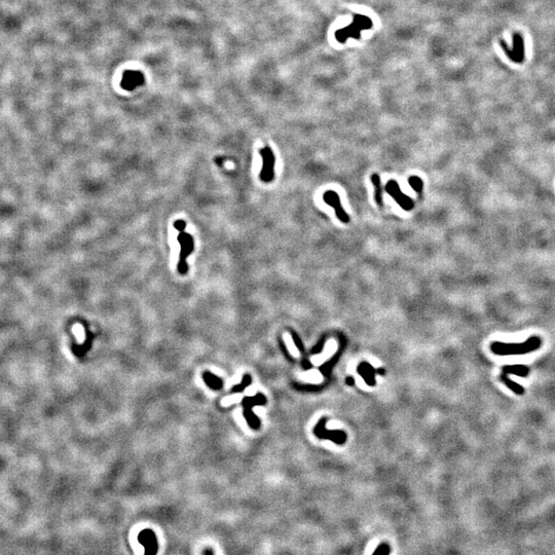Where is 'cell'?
I'll return each instance as SVG.
<instances>
[{
  "instance_id": "obj_17",
  "label": "cell",
  "mask_w": 555,
  "mask_h": 555,
  "mask_svg": "<svg viewBox=\"0 0 555 555\" xmlns=\"http://www.w3.org/2000/svg\"><path fill=\"white\" fill-rule=\"evenodd\" d=\"M251 381H252V379H251V376L248 375V374H246V375L244 376V378H243L241 384L234 386V387L231 389V393L233 394V393L243 392V391L246 389V387H248V386L251 384Z\"/></svg>"
},
{
  "instance_id": "obj_20",
  "label": "cell",
  "mask_w": 555,
  "mask_h": 555,
  "mask_svg": "<svg viewBox=\"0 0 555 555\" xmlns=\"http://www.w3.org/2000/svg\"><path fill=\"white\" fill-rule=\"evenodd\" d=\"M285 339H286L287 343H288V345H289L290 351H291V352H292V354H293L294 356H297V351H296V349L294 348L293 342H291V341H290V338H289V336H288V335H285Z\"/></svg>"
},
{
  "instance_id": "obj_16",
  "label": "cell",
  "mask_w": 555,
  "mask_h": 555,
  "mask_svg": "<svg viewBox=\"0 0 555 555\" xmlns=\"http://www.w3.org/2000/svg\"><path fill=\"white\" fill-rule=\"evenodd\" d=\"M408 183L412 186V188L417 193H420L422 191V188H424V182H422V180L417 176H412L408 179Z\"/></svg>"
},
{
  "instance_id": "obj_6",
  "label": "cell",
  "mask_w": 555,
  "mask_h": 555,
  "mask_svg": "<svg viewBox=\"0 0 555 555\" xmlns=\"http://www.w3.org/2000/svg\"><path fill=\"white\" fill-rule=\"evenodd\" d=\"M267 402V399L261 393L256 394L254 397H246L242 401V405L244 406V416L248 421L250 427L253 429H258L260 426V422L256 416L252 413V408L255 405H264Z\"/></svg>"
},
{
  "instance_id": "obj_1",
  "label": "cell",
  "mask_w": 555,
  "mask_h": 555,
  "mask_svg": "<svg viewBox=\"0 0 555 555\" xmlns=\"http://www.w3.org/2000/svg\"><path fill=\"white\" fill-rule=\"evenodd\" d=\"M542 340L539 336H532L524 342L506 343L494 341L491 345V351L498 356H518L533 353L541 348Z\"/></svg>"
},
{
  "instance_id": "obj_19",
  "label": "cell",
  "mask_w": 555,
  "mask_h": 555,
  "mask_svg": "<svg viewBox=\"0 0 555 555\" xmlns=\"http://www.w3.org/2000/svg\"><path fill=\"white\" fill-rule=\"evenodd\" d=\"M173 226H174V228H175L179 232H181V231H184L185 228H186V222H185L184 220H181V219H180V220H176V221H174Z\"/></svg>"
},
{
  "instance_id": "obj_22",
  "label": "cell",
  "mask_w": 555,
  "mask_h": 555,
  "mask_svg": "<svg viewBox=\"0 0 555 555\" xmlns=\"http://www.w3.org/2000/svg\"><path fill=\"white\" fill-rule=\"evenodd\" d=\"M204 555H214V554H213V551L211 549H206L204 551Z\"/></svg>"
},
{
  "instance_id": "obj_21",
  "label": "cell",
  "mask_w": 555,
  "mask_h": 555,
  "mask_svg": "<svg viewBox=\"0 0 555 555\" xmlns=\"http://www.w3.org/2000/svg\"><path fill=\"white\" fill-rule=\"evenodd\" d=\"M236 400H237V397H231V398H228V399H224V400L222 401V404H223L224 406H226V405H230L231 403H232V402H234V401H236Z\"/></svg>"
},
{
  "instance_id": "obj_7",
  "label": "cell",
  "mask_w": 555,
  "mask_h": 555,
  "mask_svg": "<svg viewBox=\"0 0 555 555\" xmlns=\"http://www.w3.org/2000/svg\"><path fill=\"white\" fill-rule=\"evenodd\" d=\"M387 192L393 197L395 202L397 203L403 210L405 211H412L415 207L414 201L408 195L404 194L401 189L399 184L395 180H389L386 185Z\"/></svg>"
},
{
  "instance_id": "obj_18",
  "label": "cell",
  "mask_w": 555,
  "mask_h": 555,
  "mask_svg": "<svg viewBox=\"0 0 555 555\" xmlns=\"http://www.w3.org/2000/svg\"><path fill=\"white\" fill-rule=\"evenodd\" d=\"M390 553H391L390 545L387 543H382L375 549L372 555H389Z\"/></svg>"
},
{
  "instance_id": "obj_2",
  "label": "cell",
  "mask_w": 555,
  "mask_h": 555,
  "mask_svg": "<svg viewBox=\"0 0 555 555\" xmlns=\"http://www.w3.org/2000/svg\"><path fill=\"white\" fill-rule=\"evenodd\" d=\"M372 27V21L366 16L356 15L354 17V22L349 25L348 27L342 28L336 31L335 37L339 43H346L348 38L352 37L355 39L360 38V32L362 30L370 29Z\"/></svg>"
},
{
  "instance_id": "obj_15",
  "label": "cell",
  "mask_w": 555,
  "mask_h": 555,
  "mask_svg": "<svg viewBox=\"0 0 555 555\" xmlns=\"http://www.w3.org/2000/svg\"><path fill=\"white\" fill-rule=\"evenodd\" d=\"M371 182L374 186V200L378 206H382V186L379 176L377 174H373L371 176Z\"/></svg>"
},
{
  "instance_id": "obj_13",
  "label": "cell",
  "mask_w": 555,
  "mask_h": 555,
  "mask_svg": "<svg viewBox=\"0 0 555 555\" xmlns=\"http://www.w3.org/2000/svg\"><path fill=\"white\" fill-rule=\"evenodd\" d=\"M500 379H501V381L503 382V384H504L508 389H510V390H511L512 392H514L515 394H517V395H523V394H524V388H523L521 385H519L518 382L514 381V380H512L511 378H509L508 374L502 373V374L500 375Z\"/></svg>"
},
{
  "instance_id": "obj_14",
  "label": "cell",
  "mask_w": 555,
  "mask_h": 555,
  "mask_svg": "<svg viewBox=\"0 0 555 555\" xmlns=\"http://www.w3.org/2000/svg\"><path fill=\"white\" fill-rule=\"evenodd\" d=\"M203 378H204V381L206 382V385L211 389L220 390L222 388V380L211 372H208V371L205 372L203 374Z\"/></svg>"
},
{
  "instance_id": "obj_10",
  "label": "cell",
  "mask_w": 555,
  "mask_h": 555,
  "mask_svg": "<svg viewBox=\"0 0 555 555\" xmlns=\"http://www.w3.org/2000/svg\"><path fill=\"white\" fill-rule=\"evenodd\" d=\"M145 78L139 71L129 70L124 73L121 86L126 91H134L135 89L144 85Z\"/></svg>"
},
{
  "instance_id": "obj_23",
  "label": "cell",
  "mask_w": 555,
  "mask_h": 555,
  "mask_svg": "<svg viewBox=\"0 0 555 555\" xmlns=\"http://www.w3.org/2000/svg\"><path fill=\"white\" fill-rule=\"evenodd\" d=\"M347 382H348V384H349V385H353V384H354V379H353V377H348V379H347Z\"/></svg>"
},
{
  "instance_id": "obj_9",
  "label": "cell",
  "mask_w": 555,
  "mask_h": 555,
  "mask_svg": "<svg viewBox=\"0 0 555 555\" xmlns=\"http://www.w3.org/2000/svg\"><path fill=\"white\" fill-rule=\"evenodd\" d=\"M138 541L145 549L144 555H156L158 549L157 540L151 530H143L138 536Z\"/></svg>"
},
{
  "instance_id": "obj_5",
  "label": "cell",
  "mask_w": 555,
  "mask_h": 555,
  "mask_svg": "<svg viewBox=\"0 0 555 555\" xmlns=\"http://www.w3.org/2000/svg\"><path fill=\"white\" fill-rule=\"evenodd\" d=\"M262 157V169L260 171V180L262 182L270 183L275 178V163L276 156L270 146H266L259 150Z\"/></svg>"
},
{
  "instance_id": "obj_11",
  "label": "cell",
  "mask_w": 555,
  "mask_h": 555,
  "mask_svg": "<svg viewBox=\"0 0 555 555\" xmlns=\"http://www.w3.org/2000/svg\"><path fill=\"white\" fill-rule=\"evenodd\" d=\"M325 424H326V418H322L321 421H320V424L315 428V434H316L317 436H318L319 438L331 439V436H330V435H333L334 437H335V436H337V437H340V438H342L343 440H346V434H345V433L340 432V431H326V430L324 429V427H323ZM336 439H337V438H336ZM337 441H338V440H337ZM338 443H339V442H338Z\"/></svg>"
},
{
  "instance_id": "obj_8",
  "label": "cell",
  "mask_w": 555,
  "mask_h": 555,
  "mask_svg": "<svg viewBox=\"0 0 555 555\" xmlns=\"http://www.w3.org/2000/svg\"><path fill=\"white\" fill-rule=\"evenodd\" d=\"M323 200L325 203H327L329 206H331L334 211H335V214L337 216V218L343 222V223H348L350 221V216L347 214V212L345 211V209L342 208L341 203H340V199H339V195L332 190H328L323 194Z\"/></svg>"
},
{
  "instance_id": "obj_4",
  "label": "cell",
  "mask_w": 555,
  "mask_h": 555,
  "mask_svg": "<svg viewBox=\"0 0 555 555\" xmlns=\"http://www.w3.org/2000/svg\"><path fill=\"white\" fill-rule=\"evenodd\" d=\"M513 39V47L510 48L508 46V45L502 39L500 42V45L503 48V50L505 51V54L507 55V57L515 62V63H522L524 60V55H525V50H524V41H523V37L519 32H515L513 33L512 36Z\"/></svg>"
},
{
  "instance_id": "obj_12",
  "label": "cell",
  "mask_w": 555,
  "mask_h": 555,
  "mask_svg": "<svg viewBox=\"0 0 555 555\" xmlns=\"http://www.w3.org/2000/svg\"><path fill=\"white\" fill-rule=\"evenodd\" d=\"M502 373H505V374H514V375H517V376H527L530 374V368L525 365H507L503 367V372Z\"/></svg>"
},
{
  "instance_id": "obj_3",
  "label": "cell",
  "mask_w": 555,
  "mask_h": 555,
  "mask_svg": "<svg viewBox=\"0 0 555 555\" xmlns=\"http://www.w3.org/2000/svg\"><path fill=\"white\" fill-rule=\"evenodd\" d=\"M177 241L179 242V244L181 246L177 270H178L179 274L186 275L187 272H188L187 258L191 254V252L194 249V241H193V237L189 233L185 232V231L179 232V234L177 236Z\"/></svg>"
}]
</instances>
